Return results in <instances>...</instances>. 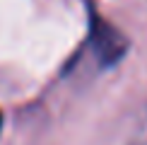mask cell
I'll return each mask as SVG.
<instances>
[{
    "label": "cell",
    "mask_w": 147,
    "mask_h": 145,
    "mask_svg": "<svg viewBox=\"0 0 147 145\" xmlns=\"http://www.w3.org/2000/svg\"><path fill=\"white\" fill-rule=\"evenodd\" d=\"M92 48L101 65H116L128 51V39L104 17H92Z\"/></svg>",
    "instance_id": "obj_1"
},
{
    "label": "cell",
    "mask_w": 147,
    "mask_h": 145,
    "mask_svg": "<svg viewBox=\"0 0 147 145\" xmlns=\"http://www.w3.org/2000/svg\"><path fill=\"white\" fill-rule=\"evenodd\" d=\"M0 128H3V114H0Z\"/></svg>",
    "instance_id": "obj_2"
}]
</instances>
